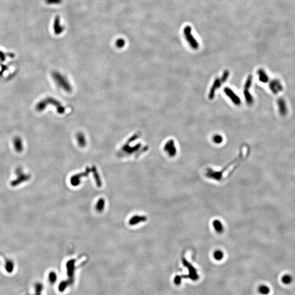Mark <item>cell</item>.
<instances>
[{"label":"cell","mask_w":295,"mask_h":295,"mask_svg":"<svg viewBox=\"0 0 295 295\" xmlns=\"http://www.w3.org/2000/svg\"><path fill=\"white\" fill-rule=\"evenodd\" d=\"M229 72L228 70H225L222 73L221 76L216 77L213 81L211 88L209 91L208 97L209 100H213L215 97L216 92L218 90L222 87V85L225 83L229 78Z\"/></svg>","instance_id":"6da1fadb"},{"label":"cell","mask_w":295,"mask_h":295,"mask_svg":"<svg viewBox=\"0 0 295 295\" xmlns=\"http://www.w3.org/2000/svg\"><path fill=\"white\" fill-rule=\"evenodd\" d=\"M252 82H253V77L251 75H249L247 77V79L245 80L243 86V93L244 97L246 103L249 106H251L253 104L254 102L253 96L250 93V88L252 85Z\"/></svg>","instance_id":"7a4b0ae2"},{"label":"cell","mask_w":295,"mask_h":295,"mask_svg":"<svg viewBox=\"0 0 295 295\" xmlns=\"http://www.w3.org/2000/svg\"><path fill=\"white\" fill-rule=\"evenodd\" d=\"M52 103V105L56 106L59 112H62L63 111V108L62 106L60 104L58 101H56L55 99L51 98V97H47L44 100H42L40 102H39L38 103L36 106V109L38 111H44L48 106V104Z\"/></svg>","instance_id":"3957f363"},{"label":"cell","mask_w":295,"mask_h":295,"mask_svg":"<svg viewBox=\"0 0 295 295\" xmlns=\"http://www.w3.org/2000/svg\"><path fill=\"white\" fill-rule=\"evenodd\" d=\"M191 31L192 29L190 26H186L183 30L184 37L191 48L194 50H197L199 48V43L192 34Z\"/></svg>","instance_id":"277c9868"},{"label":"cell","mask_w":295,"mask_h":295,"mask_svg":"<svg viewBox=\"0 0 295 295\" xmlns=\"http://www.w3.org/2000/svg\"><path fill=\"white\" fill-rule=\"evenodd\" d=\"M224 93L233 104L236 106H239L240 104H241L242 101L239 96L229 87H225L224 89Z\"/></svg>","instance_id":"5b68a950"},{"label":"cell","mask_w":295,"mask_h":295,"mask_svg":"<svg viewBox=\"0 0 295 295\" xmlns=\"http://www.w3.org/2000/svg\"><path fill=\"white\" fill-rule=\"evenodd\" d=\"M164 150L170 157H173L177 155V148L173 139H169L164 146Z\"/></svg>","instance_id":"8992f818"},{"label":"cell","mask_w":295,"mask_h":295,"mask_svg":"<svg viewBox=\"0 0 295 295\" xmlns=\"http://www.w3.org/2000/svg\"><path fill=\"white\" fill-rule=\"evenodd\" d=\"M17 178L11 182L10 184L12 187H16L19 186L22 183L29 181L31 178V176L30 174L24 173V172L20 174L17 175Z\"/></svg>","instance_id":"52a82bcc"},{"label":"cell","mask_w":295,"mask_h":295,"mask_svg":"<svg viewBox=\"0 0 295 295\" xmlns=\"http://www.w3.org/2000/svg\"><path fill=\"white\" fill-rule=\"evenodd\" d=\"M53 28H54V31L55 34L56 35H59L63 33L65 28L64 26L61 24V21H60V17L59 15L56 16L55 18L54 19V25H53Z\"/></svg>","instance_id":"ba28073f"},{"label":"cell","mask_w":295,"mask_h":295,"mask_svg":"<svg viewBox=\"0 0 295 295\" xmlns=\"http://www.w3.org/2000/svg\"><path fill=\"white\" fill-rule=\"evenodd\" d=\"M14 149L17 153H21L24 150L23 140L20 137H15L13 139Z\"/></svg>","instance_id":"9c48e42d"},{"label":"cell","mask_w":295,"mask_h":295,"mask_svg":"<svg viewBox=\"0 0 295 295\" xmlns=\"http://www.w3.org/2000/svg\"><path fill=\"white\" fill-rule=\"evenodd\" d=\"M270 87L271 91L274 94H278L283 89L281 83L277 80H273L270 84Z\"/></svg>","instance_id":"30bf717a"},{"label":"cell","mask_w":295,"mask_h":295,"mask_svg":"<svg viewBox=\"0 0 295 295\" xmlns=\"http://www.w3.org/2000/svg\"><path fill=\"white\" fill-rule=\"evenodd\" d=\"M183 264H184V265L185 266H186L188 269H189V272H190V276L191 277V279H193V280H194L197 279L198 275L197 274L196 271V270L194 269V268L193 267L191 266V264H189L187 261L185 260L184 259H183Z\"/></svg>","instance_id":"8fae6325"},{"label":"cell","mask_w":295,"mask_h":295,"mask_svg":"<svg viewBox=\"0 0 295 295\" xmlns=\"http://www.w3.org/2000/svg\"><path fill=\"white\" fill-rule=\"evenodd\" d=\"M213 226L216 232L218 233H221L224 231V225L219 220H215L213 221Z\"/></svg>","instance_id":"7c38bea8"},{"label":"cell","mask_w":295,"mask_h":295,"mask_svg":"<svg viewBox=\"0 0 295 295\" xmlns=\"http://www.w3.org/2000/svg\"><path fill=\"white\" fill-rule=\"evenodd\" d=\"M278 106L280 114L285 115L287 113L286 104L284 100L279 99L278 101Z\"/></svg>","instance_id":"4fadbf2b"},{"label":"cell","mask_w":295,"mask_h":295,"mask_svg":"<svg viewBox=\"0 0 295 295\" xmlns=\"http://www.w3.org/2000/svg\"><path fill=\"white\" fill-rule=\"evenodd\" d=\"M257 76H259V79L262 83H266L268 81V76L267 74L263 69H259L257 71Z\"/></svg>","instance_id":"5bb4252c"},{"label":"cell","mask_w":295,"mask_h":295,"mask_svg":"<svg viewBox=\"0 0 295 295\" xmlns=\"http://www.w3.org/2000/svg\"><path fill=\"white\" fill-rule=\"evenodd\" d=\"M4 268H5V270L7 273H12L14 271V262L11 260H7L6 261Z\"/></svg>","instance_id":"9a60e30c"},{"label":"cell","mask_w":295,"mask_h":295,"mask_svg":"<svg viewBox=\"0 0 295 295\" xmlns=\"http://www.w3.org/2000/svg\"><path fill=\"white\" fill-rule=\"evenodd\" d=\"M213 142L216 144H220L223 142L224 138L222 135L220 134H215L212 137Z\"/></svg>","instance_id":"2e32d148"},{"label":"cell","mask_w":295,"mask_h":295,"mask_svg":"<svg viewBox=\"0 0 295 295\" xmlns=\"http://www.w3.org/2000/svg\"><path fill=\"white\" fill-rule=\"evenodd\" d=\"M67 273L70 278L73 277V272H74V263L73 262H68L67 264Z\"/></svg>","instance_id":"e0dca14e"},{"label":"cell","mask_w":295,"mask_h":295,"mask_svg":"<svg viewBox=\"0 0 295 295\" xmlns=\"http://www.w3.org/2000/svg\"><path fill=\"white\" fill-rule=\"evenodd\" d=\"M213 257L216 260H221L224 257V253L221 250H216L213 253Z\"/></svg>","instance_id":"ac0fdd59"},{"label":"cell","mask_w":295,"mask_h":295,"mask_svg":"<svg viewBox=\"0 0 295 295\" xmlns=\"http://www.w3.org/2000/svg\"><path fill=\"white\" fill-rule=\"evenodd\" d=\"M48 279L49 282L51 284H54L55 283L58 279V276L54 272H51L48 275Z\"/></svg>","instance_id":"d6986e66"},{"label":"cell","mask_w":295,"mask_h":295,"mask_svg":"<svg viewBox=\"0 0 295 295\" xmlns=\"http://www.w3.org/2000/svg\"><path fill=\"white\" fill-rule=\"evenodd\" d=\"M259 291L261 294L264 295H268L270 292V289L267 286L261 285L259 288Z\"/></svg>","instance_id":"ffe728a7"},{"label":"cell","mask_w":295,"mask_h":295,"mask_svg":"<svg viewBox=\"0 0 295 295\" xmlns=\"http://www.w3.org/2000/svg\"><path fill=\"white\" fill-rule=\"evenodd\" d=\"M43 288V285L41 283H37L35 285V290L36 292V295H41V293L42 292V290Z\"/></svg>","instance_id":"44dd1931"},{"label":"cell","mask_w":295,"mask_h":295,"mask_svg":"<svg viewBox=\"0 0 295 295\" xmlns=\"http://www.w3.org/2000/svg\"><path fill=\"white\" fill-rule=\"evenodd\" d=\"M281 280H282V282L286 285H288L289 284H290L292 282V277L290 275H288V274H286V275H284L283 277H282V279H281Z\"/></svg>","instance_id":"7402d4cb"},{"label":"cell","mask_w":295,"mask_h":295,"mask_svg":"<svg viewBox=\"0 0 295 295\" xmlns=\"http://www.w3.org/2000/svg\"><path fill=\"white\" fill-rule=\"evenodd\" d=\"M115 45L119 48H122V47H124L125 45V41L124 39L122 38L117 39V40L115 42Z\"/></svg>","instance_id":"603a6c76"},{"label":"cell","mask_w":295,"mask_h":295,"mask_svg":"<svg viewBox=\"0 0 295 295\" xmlns=\"http://www.w3.org/2000/svg\"><path fill=\"white\" fill-rule=\"evenodd\" d=\"M70 284V282L67 281H63L60 283L59 285V290L60 291H63L67 287V286Z\"/></svg>","instance_id":"cb8c5ba5"},{"label":"cell","mask_w":295,"mask_h":295,"mask_svg":"<svg viewBox=\"0 0 295 295\" xmlns=\"http://www.w3.org/2000/svg\"><path fill=\"white\" fill-rule=\"evenodd\" d=\"M45 2L48 4L50 5H56V4H61L63 2V0H45Z\"/></svg>","instance_id":"d4e9b609"},{"label":"cell","mask_w":295,"mask_h":295,"mask_svg":"<svg viewBox=\"0 0 295 295\" xmlns=\"http://www.w3.org/2000/svg\"><path fill=\"white\" fill-rule=\"evenodd\" d=\"M174 283L176 285H179L181 284V278L180 276L177 275L174 278Z\"/></svg>","instance_id":"484cf974"},{"label":"cell","mask_w":295,"mask_h":295,"mask_svg":"<svg viewBox=\"0 0 295 295\" xmlns=\"http://www.w3.org/2000/svg\"><path fill=\"white\" fill-rule=\"evenodd\" d=\"M98 206H97V209H102V208L103 207V205H104V202L103 200H100L98 201Z\"/></svg>","instance_id":"4316f807"},{"label":"cell","mask_w":295,"mask_h":295,"mask_svg":"<svg viewBox=\"0 0 295 295\" xmlns=\"http://www.w3.org/2000/svg\"><path fill=\"white\" fill-rule=\"evenodd\" d=\"M23 173V170H22L21 167H17V168L16 169V170H15V174H16L17 176L19 175V174Z\"/></svg>","instance_id":"83f0119b"}]
</instances>
